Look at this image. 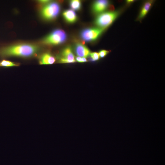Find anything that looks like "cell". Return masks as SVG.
Here are the masks:
<instances>
[{
	"label": "cell",
	"mask_w": 165,
	"mask_h": 165,
	"mask_svg": "<svg viewBox=\"0 0 165 165\" xmlns=\"http://www.w3.org/2000/svg\"><path fill=\"white\" fill-rule=\"evenodd\" d=\"M67 38L65 32L60 29H56L46 36L43 40L46 44L57 45L64 42Z\"/></svg>",
	"instance_id": "4"
},
{
	"label": "cell",
	"mask_w": 165,
	"mask_h": 165,
	"mask_svg": "<svg viewBox=\"0 0 165 165\" xmlns=\"http://www.w3.org/2000/svg\"><path fill=\"white\" fill-rule=\"evenodd\" d=\"M89 56L90 57V60L92 61H98L100 58L98 53L96 52L90 53Z\"/></svg>",
	"instance_id": "14"
},
{
	"label": "cell",
	"mask_w": 165,
	"mask_h": 165,
	"mask_svg": "<svg viewBox=\"0 0 165 165\" xmlns=\"http://www.w3.org/2000/svg\"><path fill=\"white\" fill-rule=\"evenodd\" d=\"M39 50V48L36 45L22 44L4 48L0 51V54L5 57L16 56L29 57L35 55Z\"/></svg>",
	"instance_id": "1"
},
{
	"label": "cell",
	"mask_w": 165,
	"mask_h": 165,
	"mask_svg": "<svg viewBox=\"0 0 165 165\" xmlns=\"http://www.w3.org/2000/svg\"><path fill=\"white\" fill-rule=\"evenodd\" d=\"M62 63H73L76 62L75 57L70 47H67L62 51L59 59Z\"/></svg>",
	"instance_id": "6"
},
{
	"label": "cell",
	"mask_w": 165,
	"mask_h": 165,
	"mask_svg": "<svg viewBox=\"0 0 165 165\" xmlns=\"http://www.w3.org/2000/svg\"><path fill=\"white\" fill-rule=\"evenodd\" d=\"M153 2L152 0H149L144 3L137 18L138 20H141L146 15L152 6Z\"/></svg>",
	"instance_id": "10"
},
{
	"label": "cell",
	"mask_w": 165,
	"mask_h": 165,
	"mask_svg": "<svg viewBox=\"0 0 165 165\" xmlns=\"http://www.w3.org/2000/svg\"><path fill=\"white\" fill-rule=\"evenodd\" d=\"M69 4L71 8L74 10H79L81 8V3L79 0H72L70 2Z\"/></svg>",
	"instance_id": "12"
},
{
	"label": "cell",
	"mask_w": 165,
	"mask_h": 165,
	"mask_svg": "<svg viewBox=\"0 0 165 165\" xmlns=\"http://www.w3.org/2000/svg\"><path fill=\"white\" fill-rule=\"evenodd\" d=\"M60 11L59 4L55 2L49 3L43 6L41 10L42 17L47 20H52L55 19Z\"/></svg>",
	"instance_id": "3"
},
{
	"label": "cell",
	"mask_w": 165,
	"mask_h": 165,
	"mask_svg": "<svg viewBox=\"0 0 165 165\" xmlns=\"http://www.w3.org/2000/svg\"><path fill=\"white\" fill-rule=\"evenodd\" d=\"M105 30L99 28L85 29L81 32L80 36L85 41H92L96 40Z\"/></svg>",
	"instance_id": "5"
},
{
	"label": "cell",
	"mask_w": 165,
	"mask_h": 165,
	"mask_svg": "<svg viewBox=\"0 0 165 165\" xmlns=\"http://www.w3.org/2000/svg\"><path fill=\"white\" fill-rule=\"evenodd\" d=\"M119 13V12L117 11L101 13L96 18L95 24L99 28L105 29L112 23Z\"/></svg>",
	"instance_id": "2"
},
{
	"label": "cell",
	"mask_w": 165,
	"mask_h": 165,
	"mask_svg": "<svg viewBox=\"0 0 165 165\" xmlns=\"http://www.w3.org/2000/svg\"><path fill=\"white\" fill-rule=\"evenodd\" d=\"M76 61L79 63H82V57H80L77 56L75 58Z\"/></svg>",
	"instance_id": "16"
},
{
	"label": "cell",
	"mask_w": 165,
	"mask_h": 165,
	"mask_svg": "<svg viewBox=\"0 0 165 165\" xmlns=\"http://www.w3.org/2000/svg\"><path fill=\"white\" fill-rule=\"evenodd\" d=\"M19 65L18 64L6 60H3L0 62V66L4 67L18 66Z\"/></svg>",
	"instance_id": "13"
},
{
	"label": "cell",
	"mask_w": 165,
	"mask_h": 165,
	"mask_svg": "<svg viewBox=\"0 0 165 165\" xmlns=\"http://www.w3.org/2000/svg\"><path fill=\"white\" fill-rule=\"evenodd\" d=\"M134 1L133 0H128L126 1V2L127 4H130L132 3Z\"/></svg>",
	"instance_id": "18"
},
{
	"label": "cell",
	"mask_w": 165,
	"mask_h": 165,
	"mask_svg": "<svg viewBox=\"0 0 165 165\" xmlns=\"http://www.w3.org/2000/svg\"><path fill=\"white\" fill-rule=\"evenodd\" d=\"M38 2L41 4H48V3L50 1L49 0H39Z\"/></svg>",
	"instance_id": "17"
},
{
	"label": "cell",
	"mask_w": 165,
	"mask_h": 165,
	"mask_svg": "<svg viewBox=\"0 0 165 165\" xmlns=\"http://www.w3.org/2000/svg\"><path fill=\"white\" fill-rule=\"evenodd\" d=\"M87 61V60L86 59V58L82 57V63L86 62Z\"/></svg>",
	"instance_id": "19"
},
{
	"label": "cell",
	"mask_w": 165,
	"mask_h": 165,
	"mask_svg": "<svg viewBox=\"0 0 165 165\" xmlns=\"http://www.w3.org/2000/svg\"><path fill=\"white\" fill-rule=\"evenodd\" d=\"M109 6L108 1L97 0L95 1L92 5V11L95 14L100 13L107 9Z\"/></svg>",
	"instance_id": "7"
},
{
	"label": "cell",
	"mask_w": 165,
	"mask_h": 165,
	"mask_svg": "<svg viewBox=\"0 0 165 165\" xmlns=\"http://www.w3.org/2000/svg\"><path fill=\"white\" fill-rule=\"evenodd\" d=\"M55 57L50 54L45 53L41 55L39 59V63L41 64H51L55 61Z\"/></svg>",
	"instance_id": "11"
},
{
	"label": "cell",
	"mask_w": 165,
	"mask_h": 165,
	"mask_svg": "<svg viewBox=\"0 0 165 165\" xmlns=\"http://www.w3.org/2000/svg\"><path fill=\"white\" fill-rule=\"evenodd\" d=\"M62 14L65 20L68 23H75L77 20L76 14L75 11L72 9H67L64 11Z\"/></svg>",
	"instance_id": "9"
},
{
	"label": "cell",
	"mask_w": 165,
	"mask_h": 165,
	"mask_svg": "<svg viewBox=\"0 0 165 165\" xmlns=\"http://www.w3.org/2000/svg\"><path fill=\"white\" fill-rule=\"evenodd\" d=\"M109 51L105 50H101L98 53L100 58H102L105 57L108 53Z\"/></svg>",
	"instance_id": "15"
},
{
	"label": "cell",
	"mask_w": 165,
	"mask_h": 165,
	"mask_svg": "<svg viewBox=\"0 0 165 165\" xmlns=\"http://www.w3.org/2000/svg\"><path fill=\"white\" fill-rule=\"evenodd\" d=\"M75 52L78 56L86 58L89 56L90 52L85 46L80 43H77L75 47Z\"/></svg>",
	"instance_id": "8"
}]
</instances>
